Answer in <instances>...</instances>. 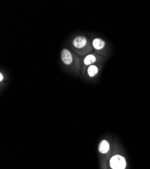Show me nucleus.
Segmentation results:
<instances>
[{
    "mask_svg": "<svg viewBox=\"0 0 150 169\" xmlns=\"http://www.w3.org/2000/svg\"><path fill=\"white\" fill-rule=\"evenodd\" d=\"M98 150H99L100 152L102 154H105L108 152V151L109 150V144L108 143V141L106 140L102 141L99 145V147H98Z\"/></svg>",
    "mask_w": 150,
    "mask_h": 169,
    "instance_id": "5",
    "label": "nucleus"
},
{
    "mask_svg": "<svg viewBox=\"0 0 150 169\" xmlns=\"http://www.w3.org/2000/svg\"><path fill=\"white\" fill-rule=\"evenodd\" d=\"M96 58L94 55H88V56H86L85 59H84V64L86 65H90L96 62Z\"/></svg>",
    "mask_w": 150,
    "mask_h": 169,
    "instance_id": "6",
    "label": "nucleus"
},
{
    "mask_svg": "<svg viewBox=\"0 0 150 169\" xmlns=\"http://www.w3.org/2000/svg\"><path fill=\"white\" fill-rule=\"evenodd\" d=\"M92 44L95 49L100 50H102L104 47L105 42L102 39L97 38V39H94Z\"/></svg>",
    "mask_w": 150,
    "mask_h": 169,
    "instance_id": "4",
    "label": "nucleus"
},
{
    "mask_svg": "<svg viewBox=\"0 0 150 169\" xmlns=\"http://www.w3.org/2000/svg\"><path fill=\"white\" fill-rule=\"evenodd\" d=\"M87 40L83 36H78L76 38L74 39L73 44H74V47L76 48H82L86 45Z\"/></svg>",
    "mask_w": 150,
    "mask_h": 169,
    "instance_id": "3",
    "label": "nucleus"
},
{
    "mask_svg": "<svg viewBox=\"0 0 150 169\" xmlns=\"http://www.w3.org/2000/svg\"><path fill=\"white\" fill-rule=\"evenodd\" d=\"M72 56L70 51L65 49L61 51V60L65 64H70L72 62Z\"/></svg>",
    "mask_w": 150,
    "mask_h": 169,
    "instance_id": "2",
    "label": "nucleus"
},
{
    "mask_svg": "<svg viewBox=\"0 0 150 169\" xmlns=\"http://www.w3.org/2000/svg\"><path fill=\"white\" fill-rule=\"evenodd\" d=\"M3 79V76L2 73H0V80H1V81H2Z\"/></svg>",
    "mask_w": 150,
    "mask_h": 169,
    "instance_id": "8",
    "label": "nucleus"
},
{
    "mask_svg": "<svg viewBox=\"0 0 150 169\" xmlns=\"http://www.w3.org/2000/svg\"><path fill=\"white\" fill-rule=\"evenodd\" d=\"M98 71V68L96 66H90V67L87 69V73H88V75L90 77H93L96 75Z\"/></svg>",
    "mask_w": 150,
    "mask_h": 169,
    "instance_id": "7",
    "label": "nucleus"
},
{
    "mask_svg": "<svg viewBox=\"0 0 150 169\" xmlns=\"http://www.w3.org/2000/svg\"><path fill=\"white\" fill-rule=\"evenodd\" d=\"M111 167L113 169H125L126 167V161L125 158L120 155L113 156L110 161Z\"/></svg>",
    "mask_w": 150,
    "mask_h": 169,
    "instance_id": "1",
    "label": "nucleus"
}]
</instances>
